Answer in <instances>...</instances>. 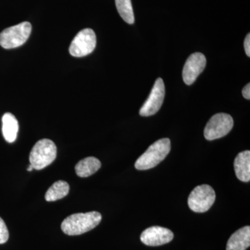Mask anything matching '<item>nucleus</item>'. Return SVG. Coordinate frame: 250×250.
Instances as JSON below:
<instances>
[{"mask_svg": "<svg viewBox=\"0 0 250 250\" xmlns=\"http://www.w3.org/2000/svg\"><path fill=\"white\" fill-rule=\"evenodd\" d=\"M57 154V146L53 141L47 139H41L31 149L29 162L35 170H42L55 160Z\"/></svg>", "mask_w": 250, "mask_h": 250, "instance_id": "7ed1b4c3", "label": "nucleus"}, {"mask_svg": "<svg viewBox=\"0 0 250 250\" xmlns=\"http://www.w3.org/2000/svg\"><path fill=\"white\" fill-rule=\"evenodd\" d=\"M101 166V162L98 159L94 156H89L77 163L75 166V172L79 177L85 178L95 174L100 170Z\"/></svg>", "mask_w": 250, "mask_h": 250, "instance_id": "ddd939ff", "label": "nucleus"}, {"mask_svg": "<svg viewBox=\"0 0 250 250\" xmlns=\"http://www.w3.org/2000/svg\"><path fill=\"white\" fill-rule=\"evenodd\" d=\"M101 220L102 215L99 212L75 213L62 221V229L68 236H77L93 229Z\"/></svg>", "mask_w": 250, "mask_h": 250, "instance_id": "f257e3e1", "label": "nucleus"}, {"mask_svg": "<svg viewBox=\"0 0 250 250\" xmlns=\"http://www.w3.org/2000/svg\"><path fill=\"white\" fill-rule=\"evenodd\" d=\"M96 35L90 28L80 31L70 44L69 52L75 57H83L93 52L96 47Z\"/></svg>", "mask_w": 250, "mask_h": 250, "instance_id": "0eeeda50", "label": "nucleus"}, {"mask_svg": "<svg viewBox=\"0 0 250 250\" xmlns=\"http://www.w3.org/2000/svg\"><path fill=\"white\" fill-rule=\"evenodd\" d=\"M234 170L237 178L243 182L250 181V152L239 153L234 161Z\"/></svg>", "mask_w": 250, "mask_h": 250, "instance_id": "f8f14e48", "label": "nucleus"}, {"mask_svg": "<svg viewBox=\"0 0 250 250\" xmlns=\"http://www.w3.org/2000/svg\"><path fill=\"white\" fill-rule=\"evenodd\" d=\"M19 125L16 117L11 113H5L2 117V134L8 143H12L17 139Z\"/></svg>", "mask_w": 250, "mask_h": 250, "instance_id": "4468645a", "label": "nucleus"}, {"mask_svg": "<svg viewBox=\"0 0 250 250\" xmlns=\"http://www.w3.org/2000/svg\"><path fill=\"white\" fill-rule=\"evenodd\" d=\"M27 170V171H29V172H31V171H32L33 170H34V167H33V166H31L30 164V165L28 166Z\"/></svg>", "mask_w": 250, "mask_h": 250, "instance_id": "aec40b11", "label": "nucleus"}, {"mask_svg": "<svg viewBox=\"0 0 250 250\" xmlns=\"http://www.w3.org/2000/svg\"><path fill=\"white\" fill-rule=\"evenodd\" d=\"M244 47L246 50V53L248 57H250V34H248L246 36L244 41Z\"/></svg>", "mask_w": 250, "mask_h": 250, "instance_id": "a211bd4d", "label": "nucleus"}, {"mask_svg": "<svg viewBox=\"0 0 250 250\" xmlns=\"http://www.w3.org/2000/svg\"><path fill=\"white\" fill-rule=\"evenodd\" d=\"M243 97L247 100H250V84L248 83L246 86L243 88V91H242Z\"/></svg>", "mask_w": 250, "mask_h": 250, "instance_id": "6ab92c4d", "label": "nucleus"}, {"mask_svg": "<svg viewBox=\"0 0 250 250\" xmlns=\"http://www.w3.org/2000/svg\"><path fill=\"white\" fill-rule=\"evenodd\" d=\"M170 139H161L151 145L135 163L137 170H146L156 167L170 152Z\"/></svg>", "mask_w": 250, "mask_h": 250, "instance_id": "f03ea898", "label": "nucleus"}, {"mask_svg": "<svg viewBox=\"0 0 250 250\" xmlns=\"http://www.w3.org/2000/svg\"><path fill=\"white\" fill-rule=\"evenodd\" d=\"M9 233L4 220L0 218V244H4L9 239Z\"/></svg>", "mask_w": 250, "mask_h": 250, "instance_id": "f3484780", "label": "nucleus"}, {"mask_svg": "<svg viewBox=\"0 0 250 250\" xmlns=\"http://www.w3.org/2000/svg\"><path fill=\"white\" fill-rule=\"evenodd\" d=\"M206 65L207 59L203 54L200 52L192 54L184 65L182 72L184 83L187 85L192 84L205 70Z\"/></svg>", "mask_w": 250, "mask_h": 250, "instance_id": "1a4fd4ad", "label": "nucleus"}, {"mask_svg": "<svg viewBox=\"0 0 250 250\" xmlns=\"http://www.w3.org/2000/svg\"><path fill=\"white\" fill-rule=\"evenodd\" d=\"M215 192L207 184L198 186L190 192L188 200L189 208L195 213H205L214 204Z\"/></svg>", "mask_w": 250, "mask_h": 250, "instance_id": "39448f33", "label": "nucleus"}, {"mask_svg": "<svg viewBox=\"0 0 250 250\" xmlns=\"http://www.w3.org/2000/svg\"><path fill=\"white\" fill-rule=\"evenodd\" d=\"M250 246V228L244 227L233 233L227 244L226 250H246Z\"/></svg>", "mask_w": 250, "mask_h": 250, "instance_id": "9b49d317", "label": "nucleus"}, {"mask_svg": "<svg viewBox=\"0 0 250 250\" xmlns=\"http://www.w3.org/2000/svg\"><path fill=\"white\" fill-rule=\"evenodd\" d=\"M174 234L168 229L154 226L146 229L141 235V241L147 246H160L172 241Z\"/></svg>", "mask_w": 250, "mask_h": 250, "instance_id": "9d476101", "label": "nucleus"}, {"mask_svg": "<svg viewBox=\"0 0 250 250\" xmlns=\"http://www.w3.org/2000/svg\"><path fill=\"white\" fill-rule=\"evenodd\" d=\"M165 85L161 78H158L146 103L140 109L141 116L148 117L156 114L160 109L165 98Z\"/></svg>", "mask_w": 250, "mask_h": 250, "instance_id": "6e6552de", "label": "nucleus"}, {"mask_svg": "<svg viewBox=\"0 0 250 250\" xmlns=\"http://www.w3.org/2000/svg\"><path fill=\"white\" fill-rule=\"evenodd\" d=\"M117 10L121 18L128 24H134V11L131 0H116Z\"/></svg>", "mask_w": 250, "mask_h": 250, "instance_id": "dca6fc26", "label": "nucleus"}, {"mask_svg": "<svg viewBox=\"0 0 250 250\" xmlns=\"http://www.w3.org/2000/svg\"><path fill=\"white\" fill-rule=\"evenodd\" d=\"M29 22L20 23L0 33V45L4 49H14L25 43L31 32Z\"/></svg>", "mask_w": 250, "mask_h": 250, "instance_id": "20e7f679", "label": "nucleus"}, {"mask_svg": "<svg viewBox=\"0 0 250 250\" xmlns=\"http://www.w3.org/2000/svg\"><path fill=\"white\" fill-rule=\"evenodd\" d=\"M233 126L232 117L227 113H217L206 125L204 135L208 141L220 139L228 135Z\"/></svg>", "mask_w": 250, "mask_h": 250, "instance_id": "423d86ee", "label": "nucleus"}, {"mask_svg": "<svg viewBox=\"0 0 250 250\" xmlns=\"http://www.w3.org/2000/svg\"><path fill=\"white\" fill-rule=\"evenodd\" d=\"M70 191V186L65 181H58L49 187L45 193V200L47 202H54L66 196Z\"/></svg>", "mask_w": 250, "mask_h": 250, "instance_id": "2eb2a0df", "label": "nucleus"}]
</instances>
